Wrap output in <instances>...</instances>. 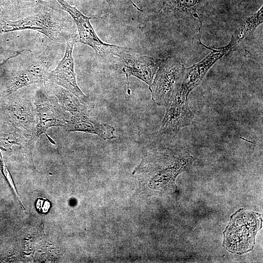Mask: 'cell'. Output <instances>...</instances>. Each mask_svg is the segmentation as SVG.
I'll return each mask as SVG.
<instances>
[{
    "label": "cell",
    "mask_w": 263,
    "mask_h": 263,
    "mask_svg": "<svg viewBox=\"0 0 263 263\" xmlns=\"http://www.w3.org/2000/svg\"><path fill=\"white\" fill-rule=\"evenodd\" d=\"M53 60L51 54L44 52L18 63L7 77L2 93L3 95H10L30 85L47 82L48 70Z\"/></svg>",
    "instance_id": "cell-1"
},
{
    "label": "cell",
    "mask_w": 263,
    "mask_h": 263,
    "mask_svg": "<svg viewBox=\"0 0 263 263\" xmlns=\"http://www.w3.org/2000/svg\"><path fill=\"white\" fill-rule=\"evenodd\" d=\"M62 11L59 12L42 5L38 12L14 20L3 19L0 21V34L9 32L31 30L38 31L53 41L64 32Z\"/></svg>",
    "instance_id": "cell-2"
},
{
    "label": "cell",
    "mask_w": 263,
    "mask_h": 263,
    "mask_svg": "<svg viewBox=\"0 0 263 263\" xmlns=\"http://www.w3.org/2000/svg\"><path fill=\"white\" fill-rule=\"evenodd\" d=\"M60 8L67 12L75 21L78 32V41L91 47L99 59L118 60L119 55L125 49L103 42L97 36L90 22L91 17L83 15L76 7L65 0H55Z\"/></svg>",
    "instance_id": "cell-3"
},
{
    "label": "cell",
    "mask_w": 263,
    "mask_h": 263,
    "mask_svg": "<svg viewBox=\"0 0 263 263\" xmlns=\"http://www.w3.org/2000/svg\"><path fill=\"white\" fill-rule=\"evenodd\" d=\"M186 70L175 58L163 60L149 89L153 101L165 106L181 87Z\"/></svg>",
    "instance_id": "cell-4"
},
{
    "label": "cell",
    "mask_w": 263,
    "mask_h": 263,
    "mask_svg": "<svg viewBox=\"0 0 263 263\" xmlns=\"http://www.w3.org/2000/svg\"><path fill=\"white\" fill-rule=\"evenodd\" d=\"M33 101L38 120L25 144L31 152L42 134H45L48 136L46 132L49 129L54 127H63L67 120L61 113L62 109L55 98L51 94L49 95L45 87L36 92Z\"/></svg>",
    "instance_id": "cell-5"
},
{
    "label": "cell",
    "mask_w": 263,
    "mask_h": 263,
    "mask_svg": "<svg viewBox=\"0 0 263 263\" xmlns=\"http://www.w3.org/2000/svg\"><path fill=\"white\" fill-rule=\"evenodd\" d=\"M261 225V219L257 214L244 212L238 213L225 231V246L233 252L248 251L253 247L255 234Z\"/></svg>",
    "instance_id": "cell-6"
},
{
    "label": "cell",
    "mask_w": 263,
    "mask_h": 263,
    "mask_svg": "<svg viewBox=\"0 0 263 263\" xmlns=\"http://www.w3.org/2000/svg\"><path fill=\"white\" fill-rule=\"evenodd\" d=\"M62 36L66 40L65 54L56 68L49 72L47 82L68 90L86 104L88 102V97L77 85L73 57V48L78 42V36L75 33H64Z\"/></svg>",
    "instance_id": "cell-7"
},
{
    "label": "cell",
    "mask_w": 263,
    "mask_h": 263,
    "mask_svg": "<svg viewBox=\"0 0 263 263\" xmlns=\"http://www.w3.org/2000/svg\"><path fill=\"white\" fill-rule=\"evenodd\" d=\"M189 91L182 85L165 106L166 111L160 126L162 133L178 132L189 125L194 117L188 101Z\"/></svg>",
    "instance_id": "cell-8"
},
{
    "label": "cell",
    "mask_w": 263,
    "mask_h": 263,
    "mask_svg": "<svg viewBox=\"0 0 263 263\" xmlns=\"http://www.w3.org/2000/svg\"><path fill=\"white\" fill-rule=\"evenodd\" d=\"M162 60L146 56L132 55L128 52L127 49H124L120 54L119 61L123 65L122 71L126 77L127 93L131 94L130 76L140 79L150 87Z\"/></svg>",
    "instance_id": "cell-9"
},
{
    "label": "cell",
    "mask_w": 263,
    "mask_h": 263,
    "mask_svg": "<svg viewBox=\"0 0 263 263\" xmlns=\"http://www.w3.org/2000/svg\"><path fill=\"white\" fill-rule=\"evenodd\" d=\"M33 103L29 98L21 95L13 99L7 107L10 120L16 130L29 137L36 125L37 113Z\"/></svg>",
    "instance_id": "cell-10"
},
{
    "label": "cell",
    "mask_w": 263,
    "mask_h": 263,
    "mask_svg": "<svg viewBox=\"0 0 263 263\" xmlns=\"http://www.w3.org/2000/svg\"><path fill=\"white\" fill-rule=\"evenodd\" d=\"M67 132H79L96 134L104 140L116 138L114 129L107 124H102L89 115L73 116L66 120L63 126Z\"/></svg>",
    "instance_id": "cell-11"
},
{
    "label": "cell",
    "mask_w": 263,
    "mask_h": 263,
    "mask_svg": "<svg viewBox=\"0 0 263 263\" xmlns=\"http://www.w3.org/2000/svg\"><path fill=\"white\" fill-rule=\"evenodd\" d=\"M46 87L60 107L73 116L89 115V109L77 97L68 90L57 85L46 82Z\"/></svg>",
    "instance_id": "cell-12"
},
{
    "label": "cell",
    "mask_w": 263,
    "mask_h": 263,
    "mask_svg": "<svg viewBox=\"0 0 263 263\" xmlns=\"http://www.w3.org/2000/svg\"><path fill=\"white\" fill-rule=\"evenodd\" d=\"M20 133L16 130L14 132H4L0 131V149L10 151L14 145L20 144Z\"/></svg>",
    "instance_id": "cell-13"
},
{
    "label": "cell",
    "mask_w": 263,
    "mask_h": 263,
    "mask_svg": "<svg viewBox=\"0 0 263 263\" xmlns=\"http://www.w3.org/2000/svg\"><path fill=\"white\" fill-rule=\"evenodd\" d=\"M0 170L2 174L6 178V180L8 183L14 194H15L16 197L17 198V200L19 204L20 205L21 208L23 209V210H25V209L23 205L22 204L21 201H20V198L19 197L18 194L17 192V190L16 189L15 186L14 185V184L12 178L11 176V175L8 169H7L6 167L5 166L4 161L3 160L2 156L0 152Z\"/></svg>",
    "instance_id": "cell-14"
},
{
    "label": "cell",
    "mask_w": 263,
    "mask_h": 263,
    "mask_svg": "<svg viewBox=\"0 0 263 263\" xmlns=\"http://www.w3.org/2000/svg\"><path fill=\"white\" fill-rule=\"evenodd\" d=\"M12 7L8 0H0V21L8 19Z\"/></svg>",
    "instance_id": "cell-15"
},
{
    "label": "cell",
    "mask_w": 263,
    "mask_h": 263,
    "mask_svg": "<svg viewBox=\"0 0 263 263\" xmlns=\"http://www.w3.org/2000/svg\"><path fill=\"white\" fill-rule=\"evenodd\" d=\"M36 206L37 209L40 213L44 214L49 211L51 207V204L46 199L39 198L36 201Z\"/></svg>",
    "instance_id": "cell-16"
},
{
    "label": "cell",
    "mask_w": 263,
    "mask_h": 263,
    "mask_svg": "<svg viewBox=\"0 0 263 263\" xmlns=\"http://www.w3.org/2000/svg\"><path fill=\"white\" fill-rule=\"evenodd\" d=\"M30 50H29V49H22V50H21L20 51H19L17 52L15 54H14V55H13L12 56H9V57L7 58L6 59H5L3 61H2V62L0 63V67H1L2 66L4 65V64H5L8 62V61L10 59L20 55L21 54H22L24 52L28 51H30Z\"/></svg>",
    "instance_id": "cell-17"
},
{
    "label": "cell",
    "mask_w": 263,
    "mask_h": 263,
    "mask_svg": "<svg viewBox=\"0 0 263 263\" xmlns=\"http://www.w3.org/2000/svg\"><path fill=\"white\" fill-rule=\"evenodd\" d=\"M32 1H34L35 2L39 4L40 5H43L47 7H50L51 5V1H44L43 0H30Z\"/></svg>",
    "instance_id": "cell-18"
},
{
    "label": "cell",
    "mask_w": 263,
    "mask_h": 263,
    "mask_svg": "<svg viewBox=\"0 0 263 263\" xmlns=\"http://www.w3.org/2000/svg\"><path fill=\"white\" fill-rule=\"evenodd\" d=\"M121 1L126 2V3H130L132 4L134 7H135L138 10L142 11V10L139 8L133 2L132 0H119Z\"/></svg>",
    "instance_id": "cell-19"
},
{
    "label": "cell",
    "mask_w": 263,
    "mask_h": 263,
    "mask_svg": "<svg viewBox=\"0 0 263 263\" xmlns=\"http://www.w3.org/2000/svg\"><path fill=\"white\" fill-rule=\"evenodd\" d=\"M105 0L108 1V0Z\"/></svg>",
    "instance_id": "cell-20"
}]
</instances>
